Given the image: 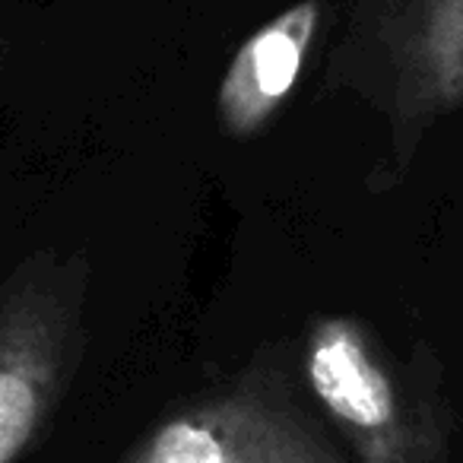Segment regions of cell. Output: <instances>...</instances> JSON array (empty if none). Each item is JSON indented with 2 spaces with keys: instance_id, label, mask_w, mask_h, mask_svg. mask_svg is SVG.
Returning a JSON list of instances; mask_svg holds the SVG:
<instances>
[{
  "instance_id": "obj_5",
  "label": "cell",
  "mask_w": 463,
  "mask_h": 463,
  "mask_svg": "<svg viewBox=\"0 0 463 463\" xmlns=\"http://www.w3.org/2000/svg\"><path fill=\"white\" fill-rule=\"evenodd\" d=\"M324 16L327 0H296L241 42L216 90V124L225 137L251 140L270 128L302 80Z\"/></svg>"
},
{
  "instance_id": "obj_4",
  "label": "cell",
  "mask_w": 463,
  "mask_h": 463,
  "mask_svg": "<svg viewBox=\"0 0 463 463\" xmlns=\"http://www.w3.org/2000/svg\"><path fill=\"white\" fill-rule=\"evenodd\" d=\"M90 260L39 248L0 283V463L45 438L86 355Z\"/></svg>"
},
{
  "instance_id": "obj_2",
  "label": "cell",
  "mask_w": 463,
  "mask_h": 463,
  "mask_svg": "<svg viewBox=\"0 0 463 463\" xmlns=\"http://www.w3.org/2000/svg\"><path fill=\"white\" fill-rule=\"evenodd\" d=\"M298 374L353 463H450L454 412L429 346L403 355L362 317L317 315Z\"/></svg>"
},
{
  "instance_id": "obj_1",
  "label": "cell",
  "mask_w": 463,
  "mask_h": 463,
  "mask_svg": "<svg viewBox=\"0 0 463 463\" xmlns=\"http://www.w3.org/2000/svg\"><path fill=\"white\" fill-rule=\"evenodd\" d=\"M321 92L353 96L384 124L372 187L397 184L429 130L463 111V0H353Z\"/></svg>"
},
{
  "instance_id": "obj_3",
  "label": "cell",
  "mask_w": 463,
  "mask_h": 463,
  "mask_svg": "<svg viewBox=\"0 0 463 463\" xmlns=\"http://www.w3.org/2000/svg\"><path fill=\"white\" fill-rule=\"evenodd\" d=\"M111 463H353L298 374L289 346H264L178 400Z\"/></svg>"
}]
</instances>
